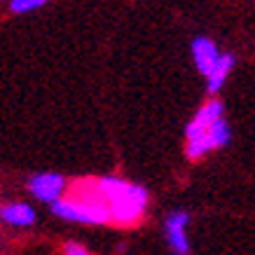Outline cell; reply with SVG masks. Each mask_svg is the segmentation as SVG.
<instances>
[{
	"label": "cell",
	"instance_id": "cell-2",
	"mask_svg": "<svg viewBox=\"0 0 255 255\" xmlns=\"http://www.w3.org/2000/svg\"><path fill=\"white\" fill-rule=\"evenodd\" d=\"M56 218H61L66 223L78 225H110V213L106 201L101 199L96 192L92 178L80 180L63 194L61 199L49 206Z\"/></svg>",
	"mask_w": 255,
	"mask_h": 255
},
{
	"label": "cell",
	"instance_id": "cell-5",
	"mask_svg": "<svg viewBox=\"0 0 255 255\" xmlns=\"http://www.w3.org/2000/svg\"><path fill=\"white\" fill-rule=\"evenodd\" d=\"M190 213L183 209H176L171 211L169 216L164 218V239H166V246H169L171 253L176 255H187L190 253V248H192V244H190V234H187V230H190Z\"/></svg>",
	"mask_w": 255,
	"mask_h": 255
},
{
	"label": "cell",
	"instance_id": "cell-10",
	"mask_svg": "<svg viewBox=\"0 0 255 255\" xmlns=\"http://www.w3.org/2000/svg\"><path fill=\"white\" fill-rule=\"evenodd\" d=\"M47 2H49V0H9V12H14V14H26V12L45 7Z\"/></svg>",
	"mask_w": 255,
	"mask_h": 255
},
{
	"label": "cell",
	"instance_id": "cell-1",
	"mask_svg": "<svg viewBox=\"0 0 255 255\" xmlns=\"http://www.w3.org/2000/svg\"><path fill=\"white\" fill-rule=\"evenodd\" d=\"M92 183L108 206L110 225L136 227L145 218L147 206H150V192L143 185L117 176L92 178Z\"/></svg>",
	"mask_w": 255,
	"mask_h": 255
},
{
	"label": "cell",
	"instance_id": "cell-4",
	"mask_svg": "<svg viewBox=\"0 0 255 255\" xmlns=\"http://www.w3.org/2000/svg\"><path fill=\"white\" fill-rule=\"evenodd\" d=\"M26 190L33 199L52 206L68 192V180L61 173H54V171H40V173H33L26 180Z\"/></svg>",
	"mask_w": 255,
	"mask_h": 255
},
{
	"label": "cell",
	"instance_id": "cell-7",
	"mask_svg": "<svg viewBox=\"0 0 255 255\" xmlns=\"http://www.w3.org/2000/svg\"><path fill=\"white\" fill-rule=\"evenodd\" d=\"M190 52H192V61L194 66H197V70H199L204 78H209L211 70L216 68V63L220 61V56H223V49L218 47L216 40L206 38V35H197V38H192V42H190Z\"/></svg>",
	"mask_w": 255,
	"mask_h": 255
},
{
	"label": "cell",
	"instance_id": "cell-8",
	"mask_svg": "<svg viewBox=\"0 0 255 255\" xmlns=\"http://www.w3.org/2000/svg\"><path fill=\"white\" fill-rule=\"evenodd\" d=\"M35 220H38V213L26 201H9L0 206V223L9 225V227H16V230L33 227Z\"/></svg>",
	"mask_w": 255,
	"mask_h": 255
},
{
	"label": "cell",
	"instance_id": "cell-3",
	"mask_svg": "<svg viewBox=\"0 0 255 255\" xmlns=\"http://www.w3.org/2000/svg\"><path fill=\"white\" fill-rule=\"evenodd\" d=\"M230 140H232V129H230L227 120L223 117V120L213 124L206 133H201L199 138L185 140V157L192 159V162H197V159L206 157L209 152H213V150H220V147L230 145Z\"/></svg>",
	"mask_w": 255,
	"mask_h": 255
},
{
	"label": "cell",
	"instance_id": "cell-6",
	"mask_svg": "<svg viewBox=\"0 0 255 255\" xmlns=\"http://www.w3.org/2000/svg\"><path fill=\"white\" fill-rule=\"evenodd\" d=\"M225 117V103L220 99H209L201 106L197 113L192 115V120L185 127V140H194L199 138L201 133H206L216 122H220Z\"/></svg>",
	"mask_w": 255,
	"mask_h": 255
},
{
	"label": "cell",
	"instance_id": "cell-11",
	"mask_svg": "<svg viewBox=\"0 0 255 255\" xmlns=\"http://www.w3.org/2000/svg\"><path fill=\"white\" fill-rule=\"evenodd\" d=\"M63 255H94V253L87 246L78 244V241H66L63 244Z\"/></svg>",
	"mask_w": 255,
	"mask_h": 255
},
{
	"label": "cell",
	"instance_id": "cell-9",
	"mask_svg": "<svg viewBox=\"0 0 255 255\" xmlns=\"http://www.w3.org/2000/svg\"><path fill=\"white\" fill-rule=\"evenodd\" d=\"M234 66H237V56L230 54V52H223L220 61L216 63V68L211 70V75L206 78V92L216 96V94L225 87V82L230 78V73L234 70Z\"/></svg>",
	"mask_w": 255,
	"mask_h": 255
}]
</instances>
